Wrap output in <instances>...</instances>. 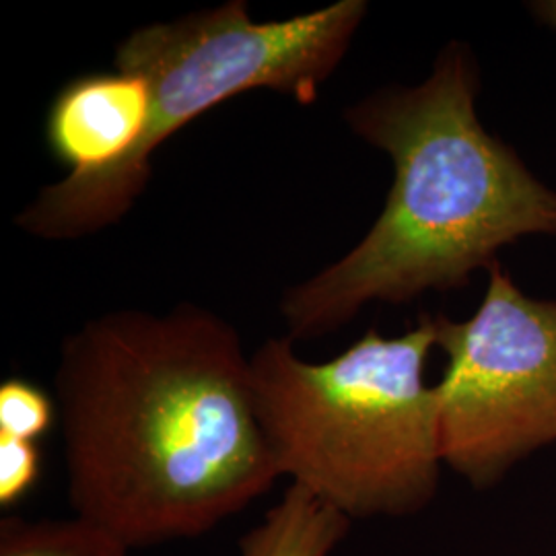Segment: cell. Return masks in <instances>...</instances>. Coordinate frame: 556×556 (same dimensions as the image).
<instances>
[{"label": "cell", "instance_id": "obj_1", "mask_svg": "<svg viewBox=\"0 0 556 556\" xmlns=\"http://www.w3.org/2000/svg\"><path fill=\"white\" fill-rule=\"evenodd\" d=\"M54 402L75 516L128 548L202 536L280 477L252 357L192 303L85 321L60 344Z\"/></svg>", "mask_w": 556, "mask_h": 556}, {"label": "cell", "instance_id": "obj_2", "mask_svg": "<svg viewBox=\"0 0 556 556\" xmlns=\"http://www.w3.org/2000/svg\"><path fill=\"white\" fill-rule=\"evenodd\" d=\"M470 48L452 41L415 87H388L344 112L358 139L394 161V184L369 233L280 301L289 337L334 332L369 301L404 303L468 285L501 248L555 236L556 192L489 135Z\"/></svg>", "mask_w": 556, "mask_h": 556}, {"label": "cell", "instance_id": "obj_3", "mask_svg": "<svg viewBox=\"0 0 556 556\" xmlns=\"http://www.w3.org/2000/svg\"><path fill=\"white\" fill-rule=\"evenodd\" d=\"M435 316L406 334L369 328L344 353L309 363L291 337L268 338L252 357L260 427L278 475L353 519L408 516L438 491V390L427 361Z\"/></svg>", "mask_w": 556, "mask_h": 556}, {"label": "cell", "instance_id": "obj_4", "mask_svg": "<svg viewBox=\"0 0 556 556\" xmlns=\"http://www.w3.org/2000/svg\"><path fill=\"white\" fill-rule=\"evenodd\" d=\"M367 13L365 0H338L291 20L254 21L245 0L135 29L116 68L149 85L151 110L139 147L118 165L41 188L15 219L34 238L79 239L118 223L151 178V157L184 126L241 93L270 89L301 105L344 59Z\"/></svg>", "mask_w": 556, "mask_h": 556}, {"label": "cell", "instance_id": "obj_5", "mask_svg": "<svg viewBox=\"0 0 556 556\" xmlns=\"http://www.w3.org/2000/svg\"><path fill=\"white\" fill-rule=\"evenodd\" d=\"M447 355L438 390L441 459L489 486L556 441V301L528 298L495 262L472 318L435 316Z\"/></svg>", "mask_w": 556, "mask_h": 556}, {"label": "cell", "instance_id": "obj_6", "mask_svg": "<svg viewBox=\"0 0 556 556\" xmlns=\"http://www.w3.org/2000/svg\"><path fill=\"white\" fill-rule=\"evenodd\" d=\"M151 110L149 85L137 73H89L68 80L46 116V142L71 169L100 174L132 155Z\"/></svg>", "mask_w": 556, "mask_h": 556}, {"label": "cell", "instance_id": "obj_7", "mask_svg": "<svg viewBox=\"0 0 556 556\" xmlns=\"http://www.w3.org/2000/svg\"><path fill=\"white\" fill-rule=\"evenodd\" d=\"M349 528V517L291 484L258 526L239 540V555L330 556Z\"/></svg>", "mask_w": 556, "mask_h": 556}, {"label": "cell", "instance_id": "obj_8", "mask_svg": "<svg viewBox=\"0 0 556 556\" xmlns=\"http://www.w3.org/2000/svg\"><path fill=\"white\" fill-rule=\"evenodd\" d=\"M130 548L100 526L73 519L0 521V556H128Z\"/></svg>", "mask_w": 556, "mask_h": 556}, {"label": "cell", "instance_id": "obj_9", "mask_svg": "<svg viewBox=\"0 0 556 556\" xmlns=\"http://www.w3.org/2000/svg\"><path fill=\"white\" fill-rule=\"evenodd\" d=\"M59 415L56 402L27 379L0 383V435L36 441L48 433Z\"/></svg>", "mask_w": 556, "mask_h": 556}, {"label": "cell", "instance_id": "obj_10", "mask_svg": "<svg viewBox=\"0 0 556 556\" xmlns=\"http://www.w3.org/2000/svg\"><path fill=\"white\" fill-rule=\"evenodd\" d=\"M40 477V450L36 441L0 435V503H17Z\"/></svg>", "mask_w": 556, "mask_h": 556}, {"label": "cell", "instance_id": "obj_11", "mask_svg": "<svg viewBox=\"0 0 556 556\" xmlns=\"http://www.w3.org/2000/svg\"><path fill=\"white\" fill-rule=\"evenodd\" d=\"M530 7L538 20L556 29V0H540V2H532Z\"/></svg>", "mask_w": 556, "mask_h": 556}]
</instances>
